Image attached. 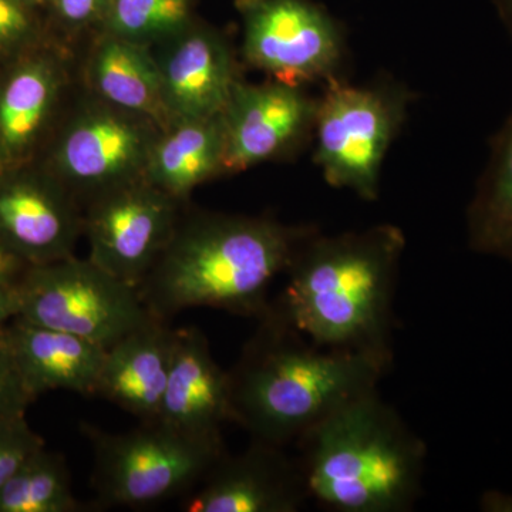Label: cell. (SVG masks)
<instances>
[{"mask_svg": "<svg viewBox=\"0 0 512 512\" xmlns=\"http://www.w3.org/2000/svg\"><path fill=\"white\" fill-rule=\"evenodd\" d=\"M478 505L484 512H512V493L500 490L484 491Z\"/></svg>", "mask_w": 512, "mask_h": 512, "instance_id": "f546056e", "label": "cell"}, {"mask_svg": "<svg viewBox=\"0 0 512 512\" xmlns=\"http://www.w3.org/2000/svg\"><path fill=\"white\" fill-rule=\"evenodd\" d=\"M2 164H3V160H2V156H0V168H2V167H3V165H2ZM0 174H2V171H0Z\"/></svg>", "mask_w": 512, "mask_h": 512, "instance_id": "1f68e13d", "label": "cell"}, {"mask_svg": "<svg viewBox=\"0 0 512 512\" xmlns=\"http://www.w3.org/2000/svg\"><path fill=\"white\" fill-rule=\"evenodd\" d=\"M315 231L265 218L201 215L177 227L137 286L148 312L167 320L190 308L259 316L269 285Z\"/></svg>", "mask_w": 512, "mask_h": 512, "instance_id": "3957f363", "label": "cell"}, {"mask_svg": "<svg viewBox=\"0 0 512 512\" xmlns=\"http://www.w3.org/2000/svg\"><path fill=\"white\" fill-rule=\"evenodd\" d=\"M110 0H57L60 16L72 25H83L106 12Z\"/></svg>", "mask_w": 512, "mask_h": 512, "instance_id": "4316f807", "label": "cell"}, {"mask_svg": "<svg viewBox=\"0 0 512 512\" xmlns=\"http://www.w3.org/2000/svg\"><path fill=\"white\" fill-rule=\"evenodd\" d=\"M318 104L288 83L237 82L222 111L225 173H237L282 153L315 124Z\"/></svg>", "mask_w": 512, "mask_h": 512, "instance_id": "4fadbf2b", "label": "cell"}, {"mask_svg": "<svg viewBox=\"0 0 512 512\" xmlns=\"http://www.w3.org/2000/svg\"><path fill=\"white\" fill-rule=\"evenodd\" d=\"M184 501L188 512H298L309 501L298 460L284 447L252 440L238 454H224Z\"/></svg>", "mask_w": 512, "mask_h": 512, "instance_id": "8fae6325", "label": "cell"}, {"mask_svg": "<svg viewBox=\"0 0 512 512\" xmlns=\"http://www.w3.org/2000/svg\"><path fill=\"white\" fill-rule=\"evenodd\" d=\"M156 423L192 443L225 450L222 427L232 423L229 376L198 328L175 329L173 363Z\"/></svg>", "mask_w": 512, "mask_h": 512, "instance_id": "5bb4252c", "label": "cell"}, {"mask_svg": "<svg viewBox=\"0 0 512 512\" xmlns=\"http://www.w3.org/2000/svg\"><path fill=\"white\" fill-rule=\"evenodd\" d=\"M35 400L23 379L8 323L0 325V420L25 417L26 410Z\"/></svg>", "mask_w": 512, "mask_h": 512, "instance_id": "cb8c5ba5", "label": "cell"}, {"mask_svg": "<svg viewBox=\"0 0 512 512\" xmlns=\"http://www.w3.org/2000/svg\"><path fill=\"white\" fill-rule=\"evenodd\" d=\"M84 220L59 181L0 174V242L30 266L72 258Z\"/></svg>", "mask_w": 512, "mask_h": 512, "instance_id": "7c38bea8", "label": "cell"}, {"mask_svg": "<svg viewBox=\"0 0 512 512\" xmlns=\"http://www.w3.org/2000/svg\"><path fill=\"white\" fill-rule=\"evenodd\" d=\"M178 202L144 177L96 195L84 218L90 261L137 288L173 237Z\"/></svg>", "mask_w": 512, "mask_h": 512, "instance_id": "ba28073f", "label": "cell"}, {"mask_svg": "<svg viewBox=\"0 0 512 512\" xmlns=\"http://www.w3.org/2000/svg\"><path fill=\"white\" fill-rule=\"evenodd\" d=\"M490 164L468 208V245L512 264V114L494 138Z\"/></svg>", "mask_w": 512, "mask_h": 512, "instance_id": "44dd1931", "label": "cell"}, {"mask_svg": "<svg viewBox=\"0 0 512 512\" xmlns=\"http://www.w3.org/2000/svg\"><path fill=\"white\" fill-rule=\"evenodd\" d=\"M90 80L104 103L156 124L170 126L157 60L147 46L107 36L94 50Z\"/></svg>", "mask_w": 512, "mask_h": 512, "instance_id": "d6986e66", "label": "cell"}, {"mask_svg": "<svg viewBox=\"0 0 512 512\" xmlns=\"http://www.w3.org/2000/svg\"><path fill=\"white\" fill-rule=\"evenodd\" d=\"M147 123L109 104L84 111L60 138L57 174L64 183L96 195L140 180L156 138Z\"/></svg>", "mask_w": 512, "mask_h": 512, "instance_id": "30bf717a", "label": "cell"}, {"mask_svg": "<svg viewBox=\"0 0 512 512\" xmlns=\"http://www.w3.org/2000/svg\"><path fill=\"white\" fill-rule=\"evenodd\" d=\"M19 315L35 325L72 333L103 349L153 316L136 286L72 256L30 266L18 285Z\"/></svg>", "mask_w": 512, "mask_h": 512, "instance_id": "8992f818", "label": "cell"}, {"mask_svg": "<svg viewBox=\"0 0 512 512\" xmlns=\"http://www.w3.org/2000/svg\"><path fill=\"white\" fill-rule=\"evenodd\" d=\"M387 370L370 357L316 345L269 305L228 370L232 423L252 440L285 447L343 404L379 389Z\"/></svg>", "mask_w": 512, "mask_h": 512, "instance_id": "7a4b0ae2", "label": "cell"}, {"mask_svg": "<svg viewBox=\"0 0 512 512\" xmlns=\"http://www.w3.org/2000/svg\"><path fill=\"white\" fill-rule=\"evenodd\" d=\"M93 446V485L100 505L146 507L190 491L227 450L201 446L160 423L127 433L83 426Z\"/></svg>", "mask_w": 512, "mask_h": 512, "instance_id": "5b68a950", "label": "cell"}, {"mask_svg": "<svg viewBox=\"0 0 512 512\" xmlns=\"http://www.w3.org/2000/svg\"><path fill=\"white\" fill-rule=\"evenodd\" d=\"M248 63L293 84L332 73L342 45L332 20L306 0H245Z\"/></svg>", "mask_w": 512, "mask_h": 512, "instance_id": "9c48e42d", "label": "cell"}, {"mask_svg": "<svg viewBox=\"0 0 512 512\" xmlns=\"http://www.w3.org/2000/svg\"><path fill=\"white\" fill-rule=\"evenodd\" d=\"M309 501L335 512H409L427 447L379 389L343 404L296 440Z\"/></svg>", "mask_w": 512, "mask_h": 512, "instance_id": "277c9868", "label": "cell"}, {"mask_svg": "<svg viewBox=\"0 0 512 512\" xmlns=\"http://www.w3.org/2000/svg\"><path fill=\"white\" fill-rule=\"evenodd\" d=\"M30 32V22L18 0H0V53L22 43Z\"/></svg>", "mask_w": 512, "mask_h": 512, "instance_id": "484cf974", "label": "cell"}, {"mask_svg": "<svg viewBox=\"0 0 512 512\" xmlns=\"http://www.w3.org/2000/svg\"><path fill=\"white\" fill-rule=\"evenodd\" d=\"M28 2H43V0H28Z\"/></svg>", "mask_w": 512, "mask_h": 512, "instance_id": "d6a6232c", "label": "cell"}, {"mask_svg": "<svg viewBox=\"0 0 512 512\" xmlns=\"http://www.w3.org/2000/svg\"><path fill=\"white\" fill-rule=\"evenodd\" d=\"M404 242L393 225L338 237L315 232L289 266L275 308L316 345L367 356L390 369Z\"/></svg>", "mask_w": 512, "mask_h": 512, "instance_id": "6da1fadb", "label": "cell"}, {"mask_svg": "<svg viewBox=\"0 0 512 512\" xmlns=\"http://www.w3.org/2000/svg\"><path fill=\"white\" fill-rule=\"evenodd\" d=\"M8 330L23 379L35 399L52 390L96 394L106 349L20 316L8 322Z\"/></svg>", "mask_w": 512, "mask_h": 512, "instance_id": "e0dca14e", "label": "cell"}, {"mask_svg": "<svg viewBox=\"0 0 512 512\" xmlns=\"http://www.w3.org/2000/svg\"><path fill=\"white\" fill-rule=\"evenodd\" d=\"M175 329L153 315L106 349L97 396L141 423H156L173 363Z\"/></svg>", "mask_w": 512, "mask_h": 512, "instance_id": "2e32d148", "label": "cell"}, {"mask_svg": "<svg viewBox=\"0 0 512 512\" xmlns=\"http://www.w3.org/2000/svg\"><path fill=\"white\" fill-rule=\"evenodd\" d=\"M62 76L56 63L35 57L19 64L0 84V156L18 161L36 143L59 96Z\"/></svg>", "mask_w": 512, "mask_h": 512, "instance_id": "ffe728a7", "label": "cell"}, {"mask_svg": "<svg viewBox=\"0 0 512 512\" xmlns=\"http://www.w3.org/2000/svg\"><path fill=\"white\" fill-rule=\"evenodd\" d=\"M222 114L207 119L174 121L154 138L144 178L177 201L198 185L225 173Z\"/></svg>", "mask_w": 512, "mask_h": 512, "instance_id": "ac0fdd59", "label": "cell"}, {"mask_svg": "<svg viewBox=\"0 0 512 512\" xmlns=\"http://www.w3.org/2000/svg\"><path fill=\"white\" fill-rule=\"evenodd\" d=\"M43 447L45 441L30 429L25 417L0 420V488Z\"/></svg>", "mask_w": 512, "mask_h": 512, "instance_id": "d4e9b609", "label": "cell"}, {"mask_svg": "<svg viewBox=\"0 0 512 512\" xmlns=\"http://www.w3.org/2000/svg\"><path fill=\"white\" fill-rule=\"evenodd\" d=\"M18 286L0 285V325L10 322L19 315Z\"/></svg>", "mask_w": 512, "mask_h": 512, "instance_id": "f1b7e54d", "label": "cell"}, {"mask_svg": "<svg viewBox=\"0 0 512 512\" xmlns=\"http://www.w3.org/2000/svg\"><path fill=\"white\" fill-rule=\"evenodd\" d=\"M403 119L399 97L333 86L316 109V163L333 187L376 200L380 168Z\"/></svg>", "mask_w": 512, "mask_h": 512, "instance_id": "52a82bcc", "label": "cell"}, {"mask_svg": "<svg viewBox=\"0 0 512 512\" xmlns=\"http://www.w3.org/2000/svg\"><path fill=\"white\" fill-rule=\"evenodd\" d=\"M29 268V264L0 242V285L18 286Z\"/></svg>", "mask_w": 512, "mask_h": 512, "instance_id": "83f0119b", "label": "cell"}, {"mask_svg": "<svg viewBox=\"0 0 512 512\" xmlns=\"http://www.w3.org/2000/svg\"><path fill=\"white\" fill-rule=\"evenodd\" d=\"M498 6H500L501 12H503L504 18L507 20L512 32V0H498Z\"/></svg>", "mask_w": 512, "mask_h": 512, "instance_id": "4dcf8cb0", "label": "cell"}, {"mask_svg": "<svg viewBox=\"0 0 512 512\" xmlns=\"http://www.w3.org/2000/svg\"><path fill=\"white\" fill-rule=\"evenodd\" d=\"M106 19L110 35L146 46L185 30L188 0H110Z\"/></svg>", "mask_w": 512, "mask_h": 512, "instance_id": "603a6c76", "label": "cell"}, {"mask_svg": "<svg viewBox=\"0 0 512 512\" xmlns=\"http://www.w3.org/2000/svg\"><path fill=\"white\" fill-rule=\"evenodd\" d=\"M72 478L60 454L40 448L0 488V512H79Z\"/></svg>", "mask_w": 512, "mask_h": 512, "instance_id": "7402d4cb", "label": "cell"}, {"mask_svg": "<svg viewBox=\"0 0 512 512\" xmlns=\"http://www.w3.org/2000/svg\"><path fill=\"white\" fill-rule=\"evenodd\" d=\"M156 60L170 124L222 114L238 79L231 50L220 36L183 30Z\"/></svg>", "mask_w": 512, "mask_h": 512, "instance_id": "9a60e30c", "label": "cell"}]
</instances>
